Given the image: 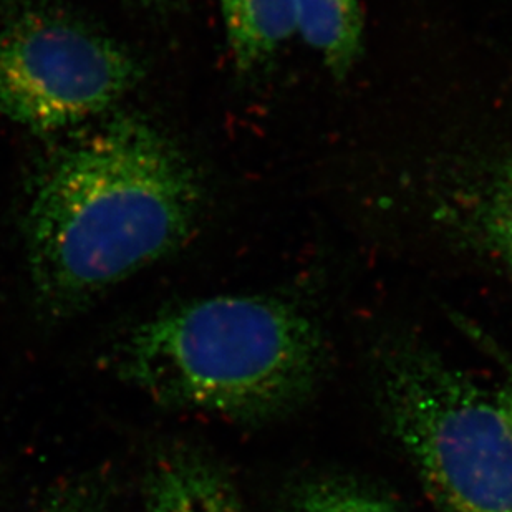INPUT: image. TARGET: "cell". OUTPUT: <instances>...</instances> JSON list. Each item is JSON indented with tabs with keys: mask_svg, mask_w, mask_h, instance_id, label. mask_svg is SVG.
Segmentation results:
<instances>
[{
	"mask_svg": "<svg viewBox=\"0 0 512 512\" xmlns=\"http://www.w3.org/2000/svg\"><path fill=\"white\" fill-rule=\"evenodd\" d=\"M435 219L461 246L512 276V151L448 174L436 189Z\"/></svg>",
	"mask_w": 512,
	"mask_h": 512,
	"instance_id": "5",
	"label": "cell"
},
{
	"mask_svg": "<svg viewBox=\"0 0 512 512\" xmlns=\"http://www.w3.org/2000/svg\"><path fill=\"white\" fill-rule=\"evenodd\" d=\"M382 405L443 512H512V436L496 398L418 343L388 350Z\"/></svg>",
	"mask_w": 512,
	"mask_h": 512,
	"instance_id": "3",
	"label": "cell"
},
{
	"mask_svg": "<svg viewBox=\"0 0 512 512\" xmlns=\"http://www.w3.org/2000/svg\"><path fill=\"white\" fill-rule=\"evenodd\" d=\"M140 2L146 5H158L161 4V2H165V0H140Z\"/></svg>",
	"mask_w": 512,
	"mask_h": 512,
	"instance_id": "12",
	"label": "cell"
},
{
	"mask_svg": "<svg viewBox=\"0 0 512 512\" xmlns=\"http://www.w3.org/2000/svg\"><path fill=\"white\" fill-rule=\"evenodd\" d=\"M284 512H405L382 494L343 479L300 484L285 501Z\"/></svg>",
	"mask_w": 512,
	"mask_h": 512,
	"instance_id": "9",
	"label": "cell"
},
{
	"mask_svg": "<svg viewBox=\"0 0 512 512\" xmlns=\"http://www.w3.org/2000/svg\"><path fill=\"white\" fill-rule=\"evenodd\" d=\"M145 512H249L223 471L194 450L156 456L146 476Z\"/></svg>",
	"mask_w": 512,
	"mask_h": 512,
	"instance_id": "6",
	"label": "cell"
},
{
	"mask_svg": "<svg viewBox=\"0 0 512 512\" xmlns=\"http://www.w3.org/2000/svg\"><path fill=\"white\" fill-rule=\"evenodd\" d=\"M141 77L125 47L65 15L24 10L0 27V115L35 133L107 112Z\"/></svg>",
	"mask_w": 512,
	"mask_h": 512,
	"instance_id": "4",
	"label": "cell"
},
{
	"mask_svg": "<svg viewBox=\"0 0 512 512\" xmlns=\"http://www.w3.org/2000/svg\"><path fill=\"white\" fill-rule=\"evenodd\" d=\"M297 32L343 78L362 55L360 0H297Z\"/></svg>",
	"mask_w": 512,
	"mask_h": 512,
	"instance_id": "8",
	"label": "cell"
},
{
	"mask_svg": "<svg viewBox=\"0 0 512 512\" xmlns=\"http://www.w3.org/2000/svg\"><path fill=\"white\" fill-rule=\"evenodd\" d=\"M116 370L158 405L264 423L299 408L325 368L322 332L266 295L171 305L116 347Z\"/></svg>",
	"mask_w": 512,
	"mask_h": 512,
	"instance_id": "2",
	"label": "cell"
},
{
	"mask_svg": "<svg viewBox=\"0 0 512 512\" xmlns=\"http://www.w3.org/2000/svg\"><path fill=\"white\" fill-rule=\"evenodd\" d=\"M494 398H496L499 411H501L512 436V372L509 373V377L506 378V382L503 387L499 388V392L494 395Z\"/></svg>",
	"mask_w": 512,
	"mask_h": 512,
	"instance_id": "11",
	"label": "cell"
},
{
	"mask_svg": "<svg viewBox=\"0 0 512 512\" xmlns=\"http://www.w3.org/2000/svg\"><path fill=\"white\" fill-rule=\"evenodd\" d=\"M237 68L254 72L297 32V0H218Z\"/></svg>",
	"mask_w": 512,
	"mask_h": 512,
	"instance_id": "7",
	"label": "cell"
},
{
	"mask_svg": "<svg viewBox=\"0 0 512 512\" xmlns=\"http://www.w3.org/2000/svg\"><path fill=\"white\" fill-rule=\"evenodd\" d=\"M39 512H107L102 486L75 483L60 489Z\"/></svg>",
	"mask_w": 512,
	"mask_h": 512,
	"instance_id": "10",
	"label": "cell"
},
{
	"mask_svg": "<svg viewBox=\"0 0 512 512\" xmlns=\"http://www.w3.org/2000/svg\"><path fill=\"white\" fill-rule=\"evenodd\" d=\"M203 209L193 165L156 126L118 116L72 141L25 216L39 304L65 317L191 239Z\"/></svg>",
	"mask_w": 512,
	"mask_h": 512,
	"instance_id": "1",
	"label": "cell"
}]
</instances>
